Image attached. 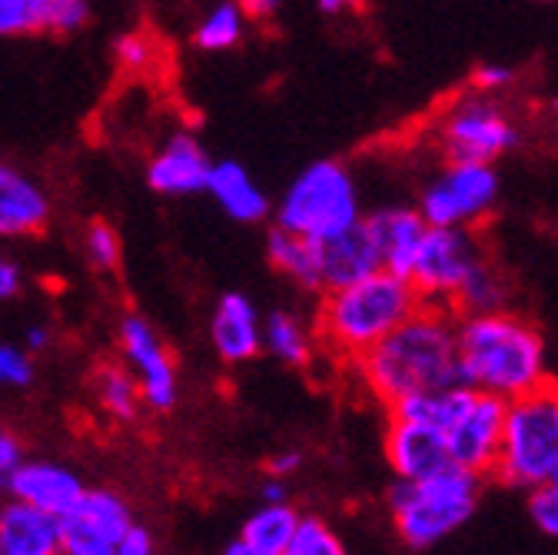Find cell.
Here are the masks:
<instances>
[{
	"instance_id": "19",
	"label": "cell",
	"mask_w": 558,
	"mask_h": 555,
	"mask_svg": "<svg viewBox=\"0 0 558 555\" xmlns=\"http://www.w3.org/2000/svg\"><path fill=\"white\" fill-rule=\"evenodd\" d=\"M209 342L223 363H250L263 350V316L246 293H227L214 319H209Z\"/></svg>"
},
{
	"instance_id": "34",
	"label": "cell",
	"mask_w": 558,
	"mask_h": 555,
	"mask_svg": "<svg viewBox=\"0 0 558 555\" xmlns=\"http://www.w3.org/2000/svg\"><path fill=\"white\" fill-rule=\"evenodd\" d=\"M120 67H126V71H144V67L154 63V40L147 34H123L113 47Z\"/></svg>"
},
{
	"instance_id": "43",
	"label": "cell",
	"mask_w": 558,
	"mask_h": 555,
	"mask_svg": "<svg viewBox=\"0 0 558 555\" xmlns=\"http://www.w3.org/2000/svg\"><path fill=\"white\" fill-rule=\"evenodd\" d=\"M316 8H319L323 14H329V17H339V14H345V11H353V8H356V0H316Z\"/></svg>"
},
{
	"instance_id": "22",
	"label": "cell",
	"mask_w": 558,
	"mask_h": 555,
	"mask_svg": "<svg viewBox=\"0 0 558 555\" xmlns=\"http://www.w3.org/2000/svg\"><path fill=\"white\" fill-rule=\"evenodd\" d=\"M300 512L287 503H263L240 529L236 542L227 545L230 555H287Z\"/></svg>"
},
{
	"instance_id": "27",
	"label": "cell",
	"mask_w": 558,
	"mask_h": 555,
	"mask_svg": "<svg viewBox=\"0 0 558 555\" xmlns=\"http://www.w3.org/2000/svg\"><path fill=\"white\" fill-rule=\"evenodd\" d=\"M243 34H246V14L240 11L236 0H223V4H217L196 24L193 44L206 53H220V50L236 47Z\"/></svg>"
},
{
	"instance_id": "33",
	"label": "cell",
	"mask_w": 558,
	"mask_h": 555,
	"mask_svg": "<svg viewBox=\"0 0 558 555\" xmlns=\"http://www.w3.org/2000/svg\"><path fill=\"white\" fill-rule=\"evenodd\" d=\"M37 34V0H0V37Z\"/></svg>"
},
{
	"instance_id": "15",
	"label": "cell",
	"mask_w": 558,
	"mask_h": 555,
	"mask_svg": "<svg viewBox=\"0 0 558 555\" xmlns=\"http://www.w3.org/2000/svg\"><path fill=\"white\" fill-rule=\"evenodd\" d=\"M209 167H214V160L206 157V150L199 147L196 136L190 130H180L150 157L147 183H150L154 193H163V196L203 193Z\"/></svg>"
},
{
	"instance_id": "6",
	"label": "cell",
	"mask_w": 558,
	"mask_h": 555,
	"mask_svg": "<svg viewBox=\"0 0 558 555\" xmlns=\"http://www.w3.org/2000/svg\"><path fill=\"white\" fill-rule=\"evenodd\" d=\"M276 227L300 237H329L363 220L360 183L345 164L316 160L310 164L276 203Z\"/></svg>"
},
{
	"instance_id": "18",
	"label": "cell",
	"mask_w": 558,
	"mask_h": 555,
	"mask_svg": "<svg viewBox=\"0 0 558 555\" xmlns=\"http://www.w3.org/2000/svg\"><path fill=\"white\" fill-rule=\"evenodd\" d=\"M316 260H319V287L336 290L353 280H363L373 269H379V253L369 240L366 224H353L339 233L316 240Z\"/></svg>"
},
{
	"instance_id": "41",
	"label": "cell",
	"mask_w": 558,
	"mask_h": 555,
	"mask_svg": "<svg viewBox=\"0 0 558 555\" xmlns=\"http://www.w3.org/2000/svg\"><path fill=\"white\" fill-rule=\"evenodd\" d=\"M50 342H53V329H50L47 323H34V326L24 333V346H27V353H44Z\"/></svg>"
},
{
	"instance_id": "30",
	"label": "cell",
	"mask_w": 558,
	"mask_h": 555,
	"mask_svg": "<svg viewBox=\"0 0 558 555\" xmlns=\"http://www.w3.org/2000/svg\"><path fill=\"white\" fill-rule=\"evenodd\" d=\"M529 516L545 539L558 542V475L529 490Z\"/></svg>"
},
{
	"instance_id": "24",
	"label": "cell",
	"mask_w": 558,
	"mask_h": 555,
	"mask_svg": "<svg viewBox=\"0 0 558 555\" xmlns=\"http://www.w3.org/2000/svg\"><path fill=\"white\" fill-rule=\"evenodd\" d=\"M266 256L296 287H303L310 293H323V287H319L316 240L313 237H300V233H290L283 227H272L269 237H266Z\"/></svg>"
},
{
	"instance_id": "10",
	"label": "cell",
	"mask_w": 558,
	"mask_h": 555,
	"mask_svg": "<svg viewBox=\"0 0 558 555\" xmlns=\"http://www.w3.org/2000/svg\"><path fill=\"white\" fill-rule=\"evenodd\" d=\"M502 420H506V399L469 386L465 402L459 406V412L442 433L452 466H462L478 475H493L502 443Z\"/></svg>"
},
{
	"instance_id": "2",
	"label": "cell",
	"mask_w": 558,
	"mask_h": 555,
	"mask_svg": "<svg viewBox=\"0 0 558 555\" xmlns=\"http://www.w3.org/2000/svg\"><path fill=\"white\" fill-rule=\"evenodd\" d=\"M459 383L515 399L548 379V350L538 326L519 313L493 310L456 319Z\"/></svg>"
},
{
	"instance_id": "11",
	"label": "cell",
	"mask_w": 558,
	"mask_h": 555,
	"mask_svg": "<svg viewBox=\"0 0 558 555\" xmlns=\"http://www.w3.org/2000/svg\"><path fill=\"white\" fill-rule=\"evenodd\" d=\"M120 353L126 360V370L140 383L144 406H150L157 412H167L177 406V396H180L177 366H173L167 342L160 339V333L150 326L147 316L126 313L120 319Z\"/></svg>"
},
{
	"instance_id": "14",
	"label": "cell",
	"mask_w": 558,
	"mask_h": 555,
	"mask_svg": "<svg viewBox=\"0 0 558 555\" xmlns=\"http://www.w3.org/2000/svg\"><path fill=\"white\" fill-rule=\"evenodd\" d=\"M4 485H8V496L31 503L53 516H63L87 490L84 479L74 469H66L60 462L27 459V456L4 475Z\"/></svg>"
},
{
	"instance_id": "5",
	"label": "cell",
	"mask_w": 558,
	"mask_h": 555,
	"mask_svg": "<svg viewBox=\"0 0 558 555\" xmlns=\"http://www.w3.org/2000/svg\"><path fill=\"white\" fill-rule=\"evenodd\" d=\"M558 472V383L545 379L535 389L506 402L502 443L493 479L509 490H535Z\"/></svg>"
},
{
	"instance_id": "32",
	"label": "cell",
	"mask_w": 558,
	"mask_h": 555,
	"mask_svg": "<svg viewBox=\"0 0 558 555\" xmlns=\"http://www.w3.org/2000/svg\"><path fill=\"white\" fill-rule=\"evenodd\" d=\"M34 383V360L27 350L0 342V389H24Z\"/></svg>"
},
{
	"instance_id": "21",
	"label": "cell",
	"mask_w": 558,
	"mask_h": 555,
	"mask_svg": "<svg viewBox=\"0 0 558 555\" xmlns=\"http://www.w3.org/2000/svg\"><path fill=\"white\" fill-rule=\"evenodd\" d=\"M203 193L214 196L220 210L236 224H263L272 214L269 196L263 193V186L236 160H220V164L209 167Z\"/></svg>"
},
{
	"instance_id": "31",
	"label": "cell",
	"mask_w": 558,
	"mask_h": 555,
	"mask_svg": "<svg viewBox=\"0 0 558 555\" xmlns=\"http://www.w3.org/2000/svg\"><path fill=\"white\" fill-rule=\"evenodd\" d=\"M84 250L90 256V263L97 269H117L120 263V237L110 224L104 220H94L84 233Z\"/></svg>"
},
{
	"instance_id": "3",
	"label": "cell",
	"mask_w": 558,
	"mask_h": 555,
	"mask_svg": "<svg viewBox=\"0 0 558 555\" xmlns=\"http://www.w3.org/2000/svg\"><path fill=\"white\" fill-rule=\"evenodd\" d=\"M418 306L423 300L409 283V276L379 266L363 280L323 293L316 310V339L339 360L356 363Z\"/></svg>"
},
{
	"instance_id": "7",
	"label": "cell",
	"mask_w": 558,
	"mask_h": 555,
	"mask_svg": "<svg viewBox=\"0 0 558 555\" xmlns=\"http://www.w3.org/2000/svg\"><path fill=\"white\" fill-rule=\"evenodd\" d=\"M433 141L442 160L496 164L522 144V126L493 94L469 91L442 110Z\"/></svg>"
},
{
	"instance_id": "28",
	"label": "cell",
	"mask_w": 558,
	"mask_h": 555,
	"mask_svg": "<svg viewBox=\"0 0 558 555\" xmlns=\"http://www.w3.org/2000/svg\"><path fill=\"white\" fill-rule=\"evenodd\" d=\"M342 552H345V542L326 519H319V516L296 519L287 555H342Z\"/></svg>"
},
{
	"instance_id": "23",
	"label": "cell",
	"mask_w": 558,
	"mask_h": 555,
	"mask_svg": "<svg viewBox=\"0 0 558 555\" xmlns=\"http://www.w3.org/2000/svg\"><path fill=\"white\" fill-rule=\"evenodd\" d=\"M506 306H509V280L502 276V269L482 253L462 276V283L456 287L449 310L456 316H475V313H493Z\"/></svg>"
},
{
	"instance_id": "44",
	"label": "cell",
	"mask_w": 558,
	"mask_h": 555,
	"mask_svg": "<svg viewBox=\"0 0 558 555\" xmlns=\"http://www.w3.org/2000/svg\"><path fill=\"white\" fill-rule=\"evenodd\" d=\"M551 113H555V120H558V97L551 100Z\"/></svg>"
},
{
	"instance_id": "25",
	"label": "cell",
	"mask_w": 558,
	"mask_h": 555,
	"mask_svg": "<svg viewBox=\"0 0 558 555\" xmlns=\"http://www.w3.org/2000/svg\"><path fill=\"white\" fill-rule=\"evenodd\" d=\"M316 333L287 310H276L263 319V350L287 366H306L313 360Z\"/></svg>"
},
{
	"instance_id": "9",
	"label": "cell",
	"mask_w": 558,
	"mask_h": 555,
	"mask_svg": "<svg viewBox=\"0 0 558 555\" xmlns=\"http://www.w3.org/2000/svg\"><path fill=\"white\" fill-rule=\"evenodd\" d=\"M482 243L475 240V230L459 227H429L423 243H418L412 266H409V283L415 287L418 300L429 306H446L462 283L469 266L482 256Z\"/></svg>"
},
{
	"instance_id": "42",
	"label": "cell",
	"mask_w": 558,
	"mask_h": 555,
	"mask_svg": "<svg viewBox=\"0 0 558 555\" xmlns=\"http://www.w3.org/2000/svg\"><path fill=\"white\" fill-rule=\"evenodd\" d=\"M263 503H287V479L269 475L263 482Z\"/></svg>"
},
{
	"instance_id": "13",
	"label": "cell",
	"mask_w": 558,
	"mask_h": 555,
	"mask_svg": "<svg viewBox=\"0 0 558 555\" xmlns=\"http://www.w3.org/2000/svg\"><path fill=\"white\" fill-rule=\"evenodd\" d=\"M386 459L396 479H409V482L429 479L452 466L442 430L426 426V423L396 420V415H389V426H386Z\"/></svg>"
},
{
	"instance_id": "26",
	"label": "cell",
	"mask_w": 558,
	"mask_h": 555,
	"mask_svg": "<svg viewBox=\"0 0 558 555\" xmlns=\"http://www.w3.org/2000/svg\"><path fill=\"white\" fill-rule=\"evenodd\" d=\"M94 396H97L100 412L113 423H133L140 409H144V396H140L136 376L117 363H104L94 373Z\"/></svg>"
},
{
	"instance_id": "38",
	"label": "cell",
	"mask_w": 558,
	"mask_h": 555,
	"mask_svg": "<svg viewBox=\"0 0 558 555\" xmlns=\"http://www.w3.org/2000/svg\"><path fill=\"white\" fill-rule=\"evenodd\" d=\"M24 459V446L14 433L8 430H0V479H4L17 462Z\"/></svg>"
},
{
	"instance_id": "1",
	"label": "cell",
	"mask_w": 558,
	"mask_h": 555,
	"mask_svg": "<svg viewBox=\"0 0 558 555\" xmlns=\"http://www.w3.org/2000/svg\"><path fill=\"white\" fill-rule=\"evenodd\" d=\"M456 313L423 303L373 350L356 360L360 379L383 402H396L409 393L442 389L459 383V336Z\"/></svg>"
},
{
	"instance_id": "8",
	"label": "cell",
	"mask_w": 558,
	"mask_h": 555,
	"mask_svg": "<svg viewBox=\"0 0 558 555\" xmlns=\"http://www.w3.org/2000/svg\"><path fill=\"white\" fill-rule=\"evenodd\" d=\"M502 183L496 164L475 160H446V167L423 186L415 210L429 227H459L475 230L493 217L499 206Z\"/></svg>"
},
{
	"instance_id": "40",
	"label": "cell",
	"mask_w": 558,
	"mask_h": 555,
	"mask_svg": "<svg viewBox=\"0 0 558 555\" xmlns=\"http://www.w3.org/2000/svg\"><path fill=\"white\" fill-rule=\"evenodd\" d=\"M236 4L246 14V21H269V17H276L279 8H283V0H236Z\"/></svg>"
},
{
	"instance_id": "39",
	"label": "cell",
	"mask_w": 558,
	"mask_h": 555,
	"mask_svg": "<svg viewBox=\"0 0 558 555\" xmlns=\"http://www.w3.org/2000/svg\"><path fill=\"white\" fill-rule=\"evenodd\" d=\"M300 466H303V456L290 449V453H276V456H269L266 472H269V475H276V479H290Z\"/></svg>"
},
{
	"instance_id": "4",
	"label": "cell",
	"mask_w": 558,
	"mask_h": 555,
	"mask_svg": "<svg viewBox=\"0 0 558 555\" xmlns=\"http://www.w3.org/2000/svg\"><path fill=\"white\" fill-rule=\"evenodd\" d=\"M485 475L449 466L429 479H396L389 490V519L405 548L426 552L469 526L478 509Z\"/></svg>"
},
{
	"instance_id": "16",
	"label": "cell",
	"mask_w": 558,
	"mask_h": 555,
	"mask_svg": "<svg viewBox=\"0 0 558 555\" xmlns=\"http://www.w3.org/2000/svg\"><path fill=\"white\" fill-rule=\"evenodd\" d=\"M50 224V196L47 190L0 160V240H27Z\"/></svg>"
},
{
	"instance_id": "20",
	"label": "cell",
	"mask_w": 558,
	"mask_h": 555,
	"mask_svg": "<svg viewBox=\"0 0 558 555\" xmlns=\"http://www.w3.org/2000/svg\"><path fill=\"white\" fill-rule=\"evenodd\" d=\"M57 552H60V516L44 512L14 496L0 506V555H57Z\"/></svg>"
},
{
	"instance_id": "36",
	"label": "cell",
	"mask_w": 558,
	"mask_h": 555,
	"mask_svg": "<svg viewBox=\"0 0 558 555\" xmlns=\"http://www.w3.org/2000/svg\"><path fill=\"white\" fill-rule=\"evenodd\" d=\"M157 548V539L147 526L140 522H130V529L123 532L120 545H117V555H150Z\"/></svg>"
},
{
	"instance_id": "37",
	"label": "cell",
	"mask_w": 558,
	"mask_h": 555,
	"mask_svg": "<svg viewBox=\"0 0 558 555\" xmlns=\"http://www.w3.org/2000/svg\"><path fill=\"white\" fill-rule=\"evenodd\" d=\"M24 287V273L21 266L8 256V253H0V303L4 300H14Z\"/></svg>"
},
{
	"instance_id": "12",
	"label": "cell",
	"mask_w": 558,
	"mask_h": 555,
	"mask_svg": "<svg viewBox=\"0 0 558 555\" xmlns=\"http://www.w3.org/2000/svg\"><path fill=\"white\" fill-rule=\"evenodd\" d=\"M130 506L110 490H84L81 499L60 516L63 555H117L123 532L130 529Z\"/></svg>"
},
{
	"instance_id": "29",
	"label": "cell",
	"mask_w": 558,
	"mask_h": 555,
	"mask_svg": "<svg viewBox=\"0 0 558 555\" xmlns=\"http://www.w3.org/2000/svg\"><path fill=\"white\" fill-rule=\"evenodd\" d=\"M87 17V0H37V34H77Z\"/></svg>"
},
{
	"instance_id": "35",
	"label": "cell",
	"mask_w": 558,
	"mask_h": 555,
	"mask_svg": "<svg viewBox=\"0 0 558 555\" xmlns=\"http://www.w3.org/2000/svg\"><path fill=\"white\" fill-rule=\"evenodd\" d=\"M515 84V71L509 63H482V67H475V74H472V91H478V94H502V91H509Z\"/></svg>"
},
{
	"instance_id": "17",
	"label": "cell",
	"mask_w": 558,
	"mask_h": 555,
	"mask_svg": "<svg viewBox=\"0 0 558 555\" xmlns=\"http://www.w3.org/2000/svg\"><path fill=\"white\" fill-rule=\"evenodd\" d=\"M363 224H366L369 240L379 253V266L405 276L418 243H423V237L429 230L423 214H418L415 206L392 203V206H379V210H373V214H363Z\"/></svg>"
}]
</instances>
